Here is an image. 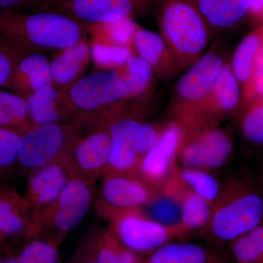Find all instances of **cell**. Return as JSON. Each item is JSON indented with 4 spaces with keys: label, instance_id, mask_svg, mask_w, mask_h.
I'll return each mask as SVG.
<instances>
[{
    "label": "cell",
    "instance_id": "6da1fadb",
    "mask_svg": "<svg viewBox=\"0 0 263 263\" xmlns=\"http://www.w3.org/2000/svg\"><path fill=\"white\" fill-rule=\"evenodd\" d=\"M83 33L84 24L58 12H0V40L30 53L71 47Z\"/></svg>",
    "mask_w": 263,
    "mask_h": 263
},
{
    "label": "cell",
    "instance_id": "7a4b0ae2",
    "mask_svg": "<svg viewBox=\"0 0 263 263\" xmlns=\"http://www.w3.org/2000/svg\"><path fill=\"white\" fill-rule=\"evenodd\" d=\"M263 221V193L256 183L234 179L212 205L209 227L216 239L231 242Z\"/></svg>",
    "mask_w": 263,
    "mask_h": 263
},
{
    "label": "cell",
    "instance_id": "3957f363",
    "mask_svg": "<svg viewBox=\"0 0 263 263\" xmlns=\"http://www.w3.org/2000/svg\"><path fill=\"white\" fill-rule=\"evenodd\" d=\"M159 25L178 70L190 67L201 57L209 40V24L195 0H165Z\"/></svg>",
    "mask_w": 263,
    "mask_h": 263
},
{
    "label": "cell",
    "instance_id": "277c9868",
    "mask_svg": "<svg viewBox=\"0 0 263 263\" xmlns=\"http://www.w3.org/2000/svg\"><path fill=\"white\" fill-rule=\"evenodd\" d=\"M94 183L72 178L52 203L33 215L27 236L58 245L87 214L95 199Z\"/></svg>",
    "mask_w": 263,
    "mask_h": 263
},
{
    "label": "cell",
    "instance_id": "5b68a950",
    "mask_svg": "<svg viewBox=\"0 0 263 263\" xmlns=\"http://www.w3.org/2000/svg\"><path fill=\"white\" fill-rule=\"evenodd\" d=\"M80 129L77 122L33 126L21 135L18 164L27 174L63 160Z\"/></svg>",
    "mask_w": 263,
    "mask_h": 263
},
{
    "label": "cell",
    "instance_id": "8992f818",
    "mask_svg": "<svg viewBox=\"0 0 263 263\" xmlns=\"http://www.w3.org/2000/svg\"><path fill=\"white\" fill-rule=\"evenodd\" d=\"M108 229L124 247L136 253L153 252L177 235L178 229L166 228L151 219L141 209L118 212L108 219Z\"/></svg>",
    "mask_w": 263,
    "mask_h": 263
},
{
    "label": "cell",
    "instance_id": "52a82bcc",
    "mask_svg": "<svg viewBox=\"0 0 263 263\" xmlns=\"http://www.w3.org/2000/svg\"><path fill=\"white\" fill-rule=\"evenodd\" d=\"M155 193L138 176L108 173L103 175L95 197V210L108 221L118 212L144 206Z\"/></svg>",
    "mask_w": 263,
    "mask_h": 263
},
{
    "label": "cell",
    "instance_id": "ba28073f",
    "mask_svg": "<svg viewBox=\"0 0 263 263\" xmlns=\"http://www.w3.org/2000/svg\"><path fill=\"white\" fill-rule=\"evenodd\" d=\"M71 103L86 114H99L127 98V89L119 70H102L78 81L68 92Z\"/></svg>",
    "mask_w": 263,
    "mask_h": 263
},
{
    "label": "cell",
    "instance_id": "9c48e42d",
    "mask_svg": "<svg viewBox=\"0 0 263 263\" xmlns=\"http://www.w3.org/2000/svg\"><path fill=\"white\" fill-rule=\"evenodd\" d=\"M112 138L106 128H98L84 136L80 129L64 157L74 178L95 183L106 172Z\"/></svg>",
    "mask_w": 263,
    "mask_h": 263
},
{
    "label": "cell",
    "instance_id": "30bf717a",
    "mask_svg": "<svg viewBox=\"0 0 263 263\" xmlns=\"http://www.w3.org/2000/svg\"><path fill=\"white\" fill-rule=\"evenodd\" d=\"M224 60L216 52L202 55L179 78L175 86L180 114L197 112L212 91Z\"/></svg>",
    "mask_w": 263,
    "mask_h": 263
},
{
    "label": "cell",
    "instance_id": "8fae6325",
    "mask_svg": "<svg viewBox=\"0 0 263 263\" xmlns=\"http://www.w3.org/2000/svg\"><path fill=\"white\" fill-rule=\"evenodd\" d=\"M151 0H53L47 10L68 15L81 24L110 23L129 18Z\"/></svg>",
    "mask_w": 263,
    "mask_h": 263
},
{
    "label": "cell",
    "instance_id": "7c38bea8",
    "mask_svg": "<svg viewBox=\"0 0 263 263\" xmlns=\"http://www.w3.org/2000/svg\"><path fill=\"white\" fill-rule=\"evenodd\" d=\"M232 151L233 143L226 132L211 128L181 143L178 154L182 167L208 171L226 164Z\"/></svg>",
    "mask_w": 263,
    "mask_h": 263
},
{
    "label": "cell",
    "instance_id": "4fadbf2b",
    "mask_svg": "<svg viewBox=\"0 0 263 263\" xmlns=\"http://www.w3.org/2000/svg\"><path fill=\"white\" fill-rule=\"evenodd\" d=\"M182 129L176 123L162 129L158 141L140 162L138 176L142 181L152 187L167 181L182 143Z\"/></svg>",
    "mask_w": 263,
    "mask_h": 263
},
{
    "label": "cell",
    "instance_id": "5bb4252c",
    "mask_svg": "<svg viewBox=\"0 0 263 263\" xmlns=\"http://www.w3.org/2000/svg\"><path fill=\"white\" fill-rule=\"evenodd\" d=\"M72 178L63 160L47 164L29 174L24 197L33 215L54 201Z\"/></svg>",
    "mask_w": 263,
    "mask_h": 263
},
{
    "label": "cell",
    "instance_id": "9a60e30c",
    "mask_svg": "<svg viewBox=\"0 0 263 263\" xmlns=\"http://www.w3.org/2000/svg\"><path fill=\"white\" fill-rule=\"evenodd\" d=\"M112 141L122 145L141 157L158 141L162 130L152 124L131 118L114 119L108 124Z\"/></svg>",
    "mask_w": 263,
    "mask_h": 263
},
{
    "label": "cell",
    "instance_id": "2e32d148",
    "mask_svg": "<svg viewBox=\"0 0 263 263\" xmlns=\"http://www.w3.org/2000/svg\"><path fill=\"white\" fill-rule=\"evenodd\" d=\"M53 83L47 57L40 52H32L20 62L5 86L26 99L34 90Z\"/></svg>",
    "mask_w": 263,
    "mask_h": 263
},
{
    "label": "cell",
    "instance_id": "e0dca14e",
    "mask_svg": "<svg viewBox=\"0 0 263 263\" xmlns=\"http://www.w3.org/2000/svg\"><path fill=\"white\" fill-rule=\"evenodd\" d=\"M33 214L28 202L14 189L0 187V236L27 235Z\"/></svg>",
    "mask_w": 263,
    "mask_h": 263
},
{
    "label": "cell",
    "instance_id": "ac0fdd59",
    "mask_svg": "<svg viewBox=\"0 0 263 263\" xmlns=\"http://www.w3.org/2000/svg\"><path fill=\"white\" fill-rule=\"evenodd\" d=\"M132 44L138 57L148 62L156 73L169 76L178 70L161 34L138 28L133 35Z\"/></svg>",
    "mask_w": 263,
    "mask_h": 263
},
{
    "label": "cell",
    "instance_id": "d6986e66",
    "mask_svg": "<svg viewBox=\"0 0 263 263\" xmlns=\"http://www.w3.org/2000/svg\"><path fill=\"white\" fill-rule=\"evenodd\" d=\"M145 214L152 220L166 228L184 231L181 228V205L179 183L175 176L169 179L160 193L155 194L144 205Z\"/></svg>",
    "mask_w": 263,
    "mask_h": 263
},
{
    "label": "cell",
    "instance_id": "ffe728a7",
    "mask_svg": "<svg viewBox=\"0 0 263 263\" xmlns=\"http://www.w3.org/2000/svg\"><path fill=\"white\" fill-rule=\"evenodd\" d=\"M240 100V86L231 67L224 65L212 91L197 110L214 114H227L234 110Z\"/></svg>",
    "mask_w": 263,
    "mask_h": 263
},
{
    "label": "cell",
    "instance_id": "44dd1931",
    "mask_svg": "<svg viewBox=\"0 0 263 263\" xmlns=\"http://www.w3.org/2000/svg\"><path fill=\"white\" fill-rule=\"evenodd\" d=\"M209 25L228 28L236 24L249 10V0H195Z\"/></svg>",
    "mask_w": 263,
    "mask_h": 263
},
{
    "label": "cell",
    "instance_id": "7402d4cb",
    "mask_svg": "<svg viewBox=\"0 0 263 263\" xmlns=\"http://www.w3.org/2000/svg\"><path fill=\"white\" fill-rule=\"evenodd\" d=\"M90 57L91 48L84 41L62 50L50 62L53 82L62 86L70 84L81 73Z\"/></svg>",
    "mask_w": 263,
    "mask_h": 263
},
{
    "label": "cell",
    "instance_id": "603a6c76",
    "mask_svg": "<svg viewBox=\"0 0 263 263\" xmlns=\"http://www.w3.org/2000/svg\"><path fill=\"white\" fill-rule=\"evenodd\" d=\"M145 263H224L200 246L168 243L151 254Z\"/></svg>",
    "mask_w": 263,
    "mask_h": 263
},
{
    "label": "cell",
    "instance_id": "cb8c5ba5",
    "mask_svg": "<svg viewBox=\"0 0 263 263\" xmlns=\"http://www.w3.org/2000/svg\"><path fill=\"white\" fill-rule=\"evenodd\" d=\"M59 98L60 93L52 85L34 90L26 98L33 126L60 122L61 115L58 109Z\"/></svg>",
    "mask_w": 263,
    "mask_h": 263
},
{
    "label": "cell",
    "instance_id": "d4e9b609",
    "mask_svg": "<svg viewBox=\"0 0 263 263\" xmlns=\"http://www.w3.org/2000/svg\"><path fill=\"white\" fill-rule=\"evenodd\" d=\"M176 179L179 183L181 205V228L186 232L205 228L212 216V204L186 188L177 178Z\"/></svg>",
    "mask_w": 263,
    "mask_h": 263
},
{
    "label": "cell",
    "instance_id": "484cf974",
    "mask_svg": "<svg viewBox=\"0 0 263 263\" xmlns=\"http://www.w3.org/2000/svg\"><path fill=\"white\" fill-rule=\"evenodd\" d=\"M32 127L26 99L13 93L0 91V127L22 135Z\"/></svg>",
    "mask_w": 263,
    "mask_h": 263
},
{
    "label": "cell",
    "instance_id": "4316f807",
    "mask_svg": "<svg viewBox=\"0 0 263 263\" xmlns=\"http://www.w3.org/2000/svg\"><path fill=\"white\" fill-rule=\"evenodd\" d=\"M263 43V26L240 42L232 61V70L238 82L247 86L253 72L254 60Z\"/></svg>",
    "mask_w": 263,
    "mask_h": 263
},
{
    "label": "cell",
    "instance_id": "83f0119b",
    "mask_svg": "<svg viewBox=\"0 0 263 263\" xmlns=\"http://www.w3.org/2000/svg\"><path fill=\"white\" fill-rule=\"evenodd\" d=\"M95 241L93 258L97 263H142L136 252L124 247L108 228L100 232Z\"/></svg>",
    "mask_w": 263,
    "mask_h": 263
},
{
    "label": "cell",
    "instance_id": "f1b7e54d",
    "mask_svg": "<svg viewBox=\"0 0 263 263\" xmlns=\"http://www.w3.org/2000/svg\"><path fill=\"white\" fill-rule=\"evenodd\" d=\"M174 176L186 188L212 205L221 193L217 180L205 170L182 167Z\"/></svg>",
    "mask_w": 263,
    "mask_h": 263
},
{
    "label": "cell",
    "instance_id": "f546056e",
    "mask_svg": "<svg viewBox=\"0 0 263 263\" xmlns=\"http://www.w3.org/2000/svg\"><path fill=\"white\" fill-rule=\"evenodd\" d=\"M230 249L237 263H263V224L230 242Z\"/></svg>",
    "mask_w": 263,
    "mask_h": 263
},
{
    "label": "cell",
    "instance_id": "4dcf8cb0",
    "mask_svg": "<svg viewBox=\"0 0 263 263\" xmlns=\"http://www.w3.org/2000/svg\"><path fill=\"white\" fill-rule=\"evenodd\" d=\"M122 68L124 70L119 71L125 84L127 98H133L143 92L149 84L154 72L149 64L139 57H131Z\"/></svg>",
    "mask_w": 263,
    "mask_h": 263
},
{
    "label": "cell",
    "instance_id": "1f68e13d",
    "mask_svg": "<svg viewBox=\"0 0 263 263\" xmlns=\"http://www.w3.org/2000/svg\"><path fill=\"white\" fill-rule=\"evenodd\" d=\"M133 56L127 46L98 42L91 48V57L102 70L122 68Z\"/></svg>",
    "mask_w": 263,
    "mask_h": 263
},
{
    "label": "cell",
    "instance_id": "d6a6232c",
    "mask_svg": "<svg viewBox=\"0 0 263 263\" xmlns=\"http://www.w3.org/2000/svg\"><path fill=\"white\" fill-rule=\"evenodd\" d=\"M98 35L103 39H107L104 43L127 46L132 43L134 33L138 29L136 24L130 18H126L110 23L91 24Z\"/></svg>",
    "mask_w": 263,
    "mask_h": 263
},
{
    "label": "cell",
    "instance_id": "836d02e7",
    "mask_svg": "<svg viewBox=\"0 0 263 263\" xmlns=\"http://www.w3.org/2000/svg\"><path fill=\"white\" fill-rule=\"evenodd\" d=\"M17 263H60L57 245L43 238H34L24 247Z\"/></svg>",
    "mask_w": 263,
    "mask_h": 263
},
{
    "label": "cell",
    "instance_id": "e575fe53",
    "mask_svg": "<svg viewBox=\"0 0 263 263\" xmlns=\"http://www.w3.org/2000/svg\"><path fill=\"white\" fill-rule=\"evenodd\" d=\"M30 52L0 40V86H6L18 64Z\"/></svg>",
    "mask_w": 263,
    "mask_h": 263
},
{
    "label": "cell",
    "instance_id": "d590c367",
    "mask_svg": "<svg viewBox=\"0 0 263 263\" xmlns=\"http://www.w3.org/2000/svg\"><path fill=\"white\" fill-rule=\"evenodd\" d=\"M21 134L0 127V173L18 164V150Z\"/></svg>",
    "mask_w": 263,
    "mask_h": 263
},
{
    "label": "cell",
    "instance_id": "8d00e7d4",
    "mask_svg": "<svg viewBox=\"0 0 263 263\" xmlns=\"http://www.w3.org/2000/svg\"><path fill=\"white\" fill-rule=\"evenodd\" d=\"M241 129L246 139L257 145H263V101L258 102L245 114Z\"/></svg>",
    "mask_w": 263,
    "mask_h": 263
},
{
    "label": "cell",
    "instance_id": "74e56055",
    "mask_svg": "<svg viewBox=\"0 0 263 263\" xmlns=\"http://www.w3.org/2000/svg\"><path fill=\"white\" fill-rule=\"evenodd\" d=\"M53 0H0V12L28 13L46 10Z\"/></svg>",
    "mask_w": 263,
    "mask_h": 263
},
{
    "label": "cell",
    "instance_id": "f35d334b",
    "mask_svg": "<svg viewBox=\"0 0 263 263\" xmlns=\"http://www.w3.org/2000/svg\"><path fill=\"white\" fill-rule=\"evenodd\" d=\"M246 91L250 98L257 97L263 99V43L256 55L253 72Z\"/></svg>",
    "mask_w": 263,
    "mask_h": 263
},
{
    "label": "cell",
    "instance_id": "ab89813d",
    "mask_svg": "<svg viewBox=\"0 0 263 263\" xmlns=\"http://www.w3.org/2000/svg\"><path fill=\"white\" fill-rule=\"evenodd\" d=\"M256 184L260 189L263 193V157L259 161L256 168Z\"/></svg>",
    "mask_w": 263,
    "mask_h": 263
},
{
    "label": "cell",
    "instance_id": "60d3db41",
    "mask_svg": "<svg viewBox=\"0 0 263 263\" xmlns=\"http://www.w3.org/2000/svg\"><path fill=\"white\" fill-rule=\"evenodd\" d=\"M249 10L256 15L263 14V0H249Z\"/></svg>",
    "mask_w": 263,
    "mask_h": 263
},
{
    "label": "cell",
    "instance_id": "b9f144b4",
    "mask_svg": "<svg viewBox=\"0 0 263 263\" xmlns=\"http://www.w3.org/2000/svg\"><path fill=\"white\" fill-rule=\"evenodd\" d=\"M0 263H17V259L12 257H5L0 259Z\"/></svg>",
    "mask_w": 263,
    "mask_h": 263
},
{
    "label": "cell",
    "instance_id": "7bdbcfd3",
    "mask_svg": "<svg viewBox=\"0 0 263 263\" xmlns=\"http://www.w3.org/2000/svg\"><path fill=\"white\" fill-rule=\"evenodd\" d=\"M81 263H97V262L95 260L94 258H92L88 259V260H85L84 262Z\"/></svg>",
    "mask_w": 263,
    "mask_h": 263
}]
</instances>
